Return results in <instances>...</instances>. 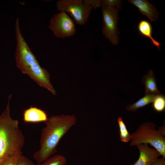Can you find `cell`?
<instances>
[{"label":"cell","instance_id":"5b68a950","mask_svg":"<svg viewBox=\"0 0 165 165\" xmlns=\"http://www.w3.org/2000/svg\"><path fill=\"white\" fill-rule=\"evenodd\" d=\"M56 7L60 12L69 13L76 24L80 25L86 23L92 9L82 0H59L57 2Z\"/></svg>","mask_w":165,"mask_h":165},{"label":"cell","instance_id":"4fadbf2b","mask_svg":"<svg viewBox=\"0 0 165 165\" xmlns=\"http://www.w3.org/2000/svg\"><path fill=\"white\" fill-rule=\"evenodd\" d=\"M157 95L146 94L138 101L131 105H128L126 109L130 112H136L139 108L145 107L153 101Z\"/></svg>","mask_w":165,"mask_h":165},{"label":"cell","instance_id":"8fae6325","mask_svg":"<svg viewBox=\"0 0 165 165\" xmlns=\"http://www.w3.org/2000/svg\"><path fill=\"white\" fill-rule=\"evenodd\" d=\"M141 82L145 86V95H157L160 94L157 87L156 77L152 70L150 69L148 71L147 73L143 76Z\"/></svg>","mask_w":165,"mask_h":165},{"label":"cell","instance_id":"5bb4252c","mask_svg":"<svg viewBox=\"0 0 165 165\" xmlns=\"http://www.w3.org/2000/svg\"><path fill=\"white\" fill-rule=\"evenodd\" d=\"M117 122L119 130V137L121 141L125 143L130 141L131 134L128 130L122 118L119 117L117 119Z\"/></svg>","mask_w":165,"mask_h":165},{"label":"cell","instance_id":"ba28073f","mask_svg":"<svg viewBox=\"0 0 165 165\" xmlns=\"http://www.w3.org/2000/svg\"><path fill=\"white\" fill-rule=\"evenodd\" d=\"M136 146L139 150V156L134 164L130 165H151L161 156L156 149L149 147L148 144H139Z\"/></svg>","mask_w":165,"mask_h":165},{"label":"cell","instance_id":"277c9868","mask_svg":"<svg viewBox=\"0 0 165 165\" xmlns=\"http://www.w3.org/2000/svg\"><path fill=\"white\" fill-rule=\"evenodd\" d=\"M157 124L151 122L141 124L131 134L130 146L141 144H149L165 158V125L157 130Z\"/></svg>","mask_w":165,"mask_h":165},{"label":"cell","instance_id":"9a60e30c","mask_svg":"<svg viewBox=\"0 0 165 165\" xmlns=\"http://www.w3.org/2000/svg\"><path fill=\"white\" fill-rule=\"evenodd\" d=\"M67 162L64 156L58 154L50 156L39 165H66Z\"/></svg>","mask_w":165,"mask_h":165},{"label":"cell","instance_id":"3957f363","mask_svg":"<svg viewBox=\"0 0 165 165\" xmlns=\"http://www.w3.org/2000/svg\"><path fill=\"white\" fill-rule=\"evenodd\" d=\"M16 40L15 61L17 68L23 74L28 75L35 82L42 79L46 70L42 68L24 38L17 19L15 25Z\"/></svg>","mask_w":165,"mask_h":165},{"label":"cell","instance_id":"ffe728a7","mask_svg":"<svg viewBox=\"0 0 165 165\" xmlns=\"http://www.w3.org/2000/svg\"><path fill=\"white\" fill-rule=\"evenodd\" d=\"M18 165H35L32 161L22 154L21 155Z\"/></svg>","mask_w":165,"mask_h":165},{"label":"cell","instance_id":"52a82bcc","mask_svg":"<svg viewBox=\"0 0 165 165\" xmlns=\"http://www.w3.org/2000/svg\"><path fill=\"white\" fill-rule=\"evenodd\" d=\"M49 29L58 38H66L74 36L76 29L73 20L64 11L56 14L49 21Z\"/></svg>","mask_w":165,"mask_h":165},{"label":"cell","instance_id":"2e32d148","mask_svg":"<svg viewBox=\"0 0 165 165\" xmlns=\"http://www.w3.org/2000/svg\"><path fill=\"white\" fill-rule=\"evenodd\" d=\"M153 109L157 112H162L165 109V95L161 93L157 95L152 102Z\"/></svg>","mask_w":165,"mask_h":165},{"label":"cell","instance_id":"9c48e42d","mask_svg":"<svg viewBox=\"0 0 165 165\" xmlns=\"http://www.w3.org/2000/svg\"><path fill=\"white\" fill-rule=\"evenodd\" d=\"M127 1L137 7L142 14L151 21H155L159 17V12L154 6L146 0H129Z\"/></svg>","mask_w":165,"mask_h":165},{"label":"cell","instance_id":"6da1fadb","mask_svg":"<svg viewBox=\"0 0 165 165\" xmlns=\"http://www.w3.org/2000/svg\"><path fill=\"white\" fill-rule=\"evenodd\" d=\"M76 121L74 115L62 114L48 118L41 131L40 148L33 156L38 165L57 152L60 140Z\"/></svg>","mask_w":165,"mask_h":165},{"label":"cell","instance_id":"44dd1931","mask_svg":"<svg viewBox=\"0 0 165 165\" xmlns=\"http://www.w3.org/2000/svg\"><path fill=\"white\" fill-rule=\"evenodd\" d=\"M151 165H165V158H158Z\"/></svg>","mask_w":165,"mask_h":165},{"label":"cell","instance_id":"e0dca14e","mask_svg":"<svg viewBox=\"0 0 165 165\" xmlns=\"http://www.w3.org/2000/svg\"><path fill=\"white\" fill-rule=\"evenodd\" d=\"M22 153L14 154L7 157L1 163L0 165H18Z\"/></svg>","mask_w":165,"mask_h":165},{"label":"cell","instance_id":"d6986e66","mask_svg":"<svg viewBox=\"0 0 165 165\" xmlns=\"http://www.w3.org/2000/svg\"><path fill=\"white\" fill-rule=\"evenodd\" d=\"M83 2L85 4L90 6L92 9H95L101 6V0H83Z\"/></svg>","mask_w":165,"mask_h":165},{"label":"cell","instance_id":"30bf717a","mask_svg":"<svg viewBox=\"0 0 165 165\" xmlns=\"http://www.w3.org/2000/svg\"><path fill=\"white\" fill-rule=\"evenodd\" d=\"M46 112L35 106H31L23 112V120L25 123L45 122L48 119Z\"/></svg>","mask_w":165,"mask_h":165},{"label":"cell","instance_id":"ac0fdd59","mask_svg":"<svg viewBox=\"0 0 165 165\" xmlns=\"http://www.w3.org/2000/svg\"><path fill=\"white\" fill-rule=\"evenodd\" d=\"M101 5H104L120 9L122 1L119 0H101Z\"/></svg>","mask_w":165,"mask_h":165},{"label":"cell","instance_id":"7a4b0ae2","mask_svg":"<svg viewBox=\"0 0 165 165\" xmlns=\"http://www.w3.org/2000/svg\"><path fill=\"white\" fill-rule=\"evenodd\" d=\"M12 95L9 96L6 106L0 115V165L10 155L22 153L25 142L19 121L11 116L10 101Z\"/></svg>","mask_w":165,"mask_h":165},{"label":"cell","instance_id":"7c38bea8","mask_svg":"<svg viewBox=\"0 0 165 165\" xmlns=\"http://www.w3.org/2000/svg\"><path fill=\"white\" fill-rule=\"evenodd\" d=\"M138 28L141 35L149 39L154 45L158 50L160 49V44L152 37V26L149 21L145 20H140L138 24Z\"/></svg>","mask_w":165,"mask_h":165},{"label":"cell","instance_id":"8992f818","mask_svg":"<svg viewBox=\"0 0 165 165\" xmlns=\"http://www.w3.org/2000/svg\"><path fill=\"white\" fill-rule=\"evenodd\" d=\"M103 26L102 33L112 44L119 43V32L118 28L119 9L115 7L101 5Z\"/></svg>","mask_w":165,"mask_h":165}]
</instances>
